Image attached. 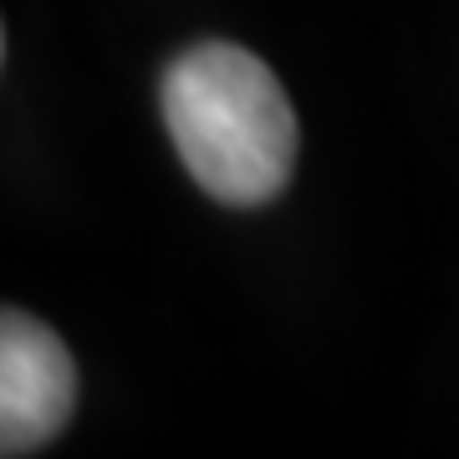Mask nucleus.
Here are the masks:
<instances>
[{"label": "nucleus", "mask_w": 459, "mask_h": 459, "mask_svg": "<svg viewBox=\"0 0 459 459\" xmlns=\"http://www.w3.org/2000/svg\"><path fill=\"white\" fill-rule=\"evenodd\" d=\"M164 123L195 184L220 204H271L296 169V113L276 72L230 41H204L169 62Z\"/></svg>", "instance_id": "1"}, {"label": "nucleus", "mask_w": 459, "mask_h": 459, "mask_svg": "<svg viewBox=\"0 0 459 459\" xmlns=\"http://www.w3.org/2000/svg\"><path fill=\"white\" fill-rule=\"evenodd\" d=\"M77 409V362L41 316L11 307L0 322V455H36Z\"/></svg>", "instance_id": "2"}]
</instances>
